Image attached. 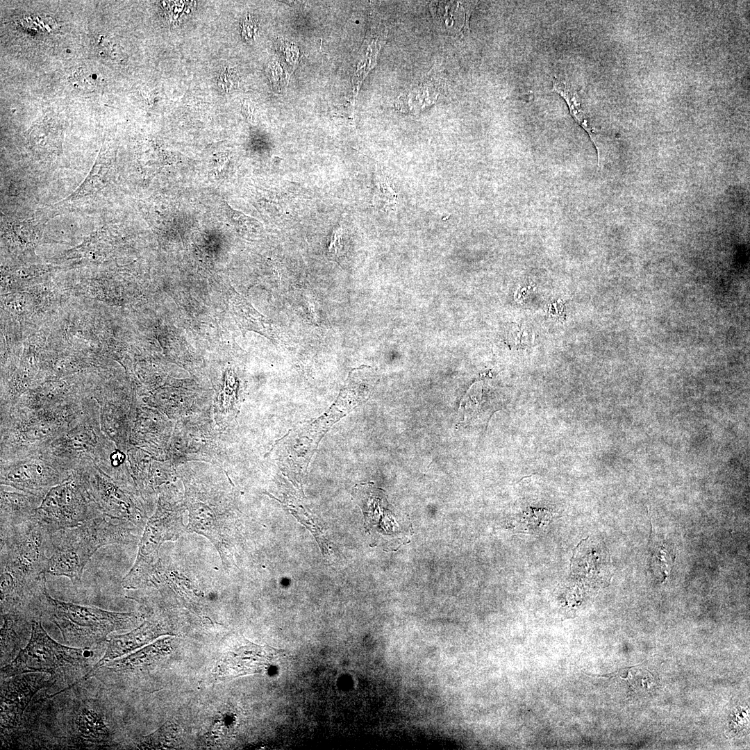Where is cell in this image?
Returning <instances> with one entry per match:
<instances>
[{
	"label": "cell",
	"mask_w": 750,
	"mask_h": 750,
	"mask_svg": "<svg viewBox=\"0 0 750 750\" xmlns=\"http://www.w3.org/2000/svg\"><path fill=\"white\" fill-rule=\"evenodd\" d=\"M88 649L62 645L46 633L41 617L32 622L29 642L15 658L1 667V679L28 672H44L51 676V697L76 684L90 671Z\"/></svg>",
	"instance_id": "obj_4"
},
{
	"label": "cell",
	"mask_w": 750,
	"mask_h": 750,
	"mask_svg": "<svg viewBox=\"0 0 750 750\" xmlns=\"http://www.w3.org/2000/svg\"><path fill=\"white\" fill-rule=\"evenodd\" d=\"M184 528L181 510L170 508L160 498L156 512L144 528L135 561L122 579L123 587L131 590L150 587L162 568L160 546L166 541L176 540Z\"/></svg>",
	"instance_id": "obj_8"
},
{
	"label": "cell",
	"mask_w": 750,
	"mask_h": 750,
	"mask_svg": "<svg viewBox=\"0 0 750 750\" xmlns=\"http://www.w3.org/2000/svg\"><path fill=\"white\" fill-rule=\"evenodd\" d=\"M86 398L47 409L12 406L1 411L0 460L22 458L45 449L80 419Z\"/></svg>",
	"instance_id": "obj_3"
},
{
	"label": "cell",
	"mask_w": 750,
	"mask_h": 750,
	"mask_svg": "<svg viewBox=\"0 0 750 750\" xmlns=\"http://www.w3.org/2000/svg\"><path fill=\"white\" fill-rule=\"evenodd\" d=\"M51 686V676L44 672L24 673L1 680V738L19 725L25 709L37 692Z\"/></svg>",
	"instance_id": "obj_12"
},
{
	"label": "cell",
	"mask_w": 750,
	"mask_h": 750,
	"mask_svg": "<svg viewBox=\"0 0 750 750\" xmlns=\"http://www.w3.org/2000/svg\"><path fill=\"white\" fill-rule=\"evenodd\" d=\"M551 92H555L564 99L569 106V112L578 124L589 134L592 142L595 145L594 131L589 124L588 118L581 107L580 97L577 91L568 83L560 81L554 77L553 79V88Z\"/></svg>",
	"instance_id": "obj_19"
},
{
	"label": "cell",
	"mask_w": 750,
	"mask_h": 750,
	"mask_svg": "<svg viewBox=\"0 0 750 750\" xmlns=\"http://www.w3.org/2000/svg\"><path fill=\"white\" fill-rule=\"evenodd\" d=\"M76 469L78 470L102 514L140 528L143 526L146 513L133 494L128 482L112 477L94 462H89Z\"/></svg>",
	"instance_id": "obj_11"
},
{
	"label": "cell",
	"mask_w": 750,
	"mask_h": 750,
	"mask_svg": "<svg viewBox=\"0 0 750 750\" xmlns=\"http://www.w3.org/2000/svg\"><path fill=\"white\" fill-rule=\"evenodd\" d=\"M478 1H432L430 10L440 31L451 36H462L469 32L471 14Z\"/></svg>",
	"instance_id": "obj_16"
},
{
	"label": "cell",
	"mask_w": 750,
	"mask_h": 750,
	"mask_svg": "<svg viewBox=\"0 0 750 750\" xmlns=\"http://www.w3.org/2000/svg\"><path fill=\"white\" fill-rule=\"evenodd\" d=\"M0 567L24 581L38 585L46 581L51 533L35 517L1 528Z\"/></svg>",
	"instance_id": "obj_6"
},
{
	"label": "cell",
	"mask_w": 750,
	"mask_h": 750,
	"mask_svg": "<svg viewBox=\"0 0 750 750\" xmlns=\"http://www.w3.org/2000/svg\"><path fill=\"white\" fill-rule=\"evenodd\" d=\"M283 656L282 651L248 642L228 653L219 667L222 678L262 673Z\"/></svg>",
	"instance_id": "obj_13"
},
{
	"label": "cell",
	"mask_w": 750,
	"mask_h": 750,
	"mask_svg": "<svg viewBox=\"0 0 750 750\" xmlns=\"http://www.w3.org/2000/svg\"><path fill=\"white\" fill-rule=\"evenodd\" d=\"M162 626L156 618L144 622L135 630L123 635H114L108 640L103 656L92 669L121 657L153 640L160 634Z\"/></svg>",
	"instance_id": "obj_18"
},
{
	"label": "cell",
	"mask_w": 750,
	"mask_h": 750,
	"mask_svg": "<svg viewBox=\"0 0 750 750\" xmlns=\"http://www.w3.org/2000/svg\"><path fill=\"white\" fill-rule=\"evenodd\" d=\"M0 528L18 526L32 518L43 497L1 485Z\"/></svg>",
	"instance_id": "obj_14"
},
{
	"label": "cell",
	"mask_w": 750,
	"mask_h": 750,
	"mask_svg": "<svg viewBox=\"0 0 750 750\" xmlns=\"http://www.w3.org/2000/svg\"><path fill=\"white\" fill-rule=\"evenodd\" d=\"M328 251L334 256L339 257L344 253V231L342 226L335 228L332 233Z\"/></svg>",
	"instance_id": "obj_22"
},
{
	"label": "cell",
	"mask_w": 750,
	"mask_h": 750,
	"mask_svg": "<svg viewBox=\"0 0 750 750\" xmlns=\"http://www.w3.org/2000/svg\"><path fill=\"white\" fill-rule=\"evenodd\" d=\"M101 514L78 470L75 469L67 481L47 492L34 517L54 533L78 526Z\"/></svg>",
	"instance_id": "obj_9"
},
{
	"label": "cell",
	"mask_w": 750,
	"mask_h": 750,
	"mask_svg": "<svg viewBox=\"0 0 750 750\" xmlns=\"http://www.w3.org/2000/svg\"><path fill=\"white\" fill-rule=\"evenodd\" d=\"M226 215L232 225L239 230H254L262 227L261 224L256 219L247 216L244 214L233 209L226 202L224 203Z\"/></svg>",
	"instance_id": "obj_21"
},
{
	"label": "cell",
	"mask_w": 750,
	"mask_h": 750,
	"mask_svg": "<svg viewBox=\"0 0 750 750\" xmlns=\"http://www.w3.org/2000/svg\"><path fill=\"white\" fill-rule=\"evenodd\" d=\"M91 397L99 404V421L103 433L117 449L122 451L126 440L125 405L109 392H95Z\"/></svg>",
	"instance_id": "obj_17"
},
{
	"label": "cell",
	"mask_w": 750,
	"mask_h": 750,
	"mask_svg": "<svg viewBox=\"0 0 750 750\" xmlns=\"http://www.w3.org/2000/svg\"><path fill=\"white\" fill-rule=\"evenodd\" d=\"M74 86L83 90H94L103 84V77L98 72L87 67H81L71 78Z\"/></svg>",
	"instance_id": "obj_20"
},
{
	"label": "cell",
	"mask_w": 750,
	"mask_h": 750,
	"mask_svg": "<svg viewBox=\"0 0 750 750\" xmlns=\"http://www.w3.org/2000/svg\"><path fill=\"white\" fill-rule=\"evenodd\" d=\"M106 688L98 690L75 685L34 701L31 718L38 749H109L117 743L116 721ZM54 696V695H53ZM52 697V696H51Z\"/></svg>",
	"instance_id": "obj_1"
},
{
	"label": "cell",
	"mask_w": 750,
	"mask_h": 750,
	"mask_svg": "<svg viewBox=\"0 0 750 750\" xmlns=\"http://www.w3.org/2000/svg\"><path fill=\"white\" fill-rule=\"evenodd\" d=\"M38 616L45 617L60 629L65 642L72 647L91 649L112 633L132 628L141 616L65 602L51 597L47 588L33 605Z\"/></svg>",
	"instance_id": "obj_5"
},
{
	"label": "cell",
	"mask_w": 750,
	"mask_h": 750,
	"mask_svg": "<svg viewBox=\"0 0 750 750\" xmlns=\"http://www.w3.org/2000/svg\"><path fill=\"white\" fill-rule=\"evenodd\" d=\"M141 528L101 514L71 528L51 533L47 574L65 576L77 586L84 568L101 547L130 544L139 538Z\"/></svg>",
	"instance_id": "obj_2"
},
{
	"label": "cell",
	"mask_w": 750,
	"mask_h": 750,
	"mask_svg": "<svg viewBox=\"0 0 750 750\" xmlns=\"http://www.w3.org/2000/svg\"><path fill=\"white\" fill-rule=\"evenodd\" d=\"M1 665L12 662L13 656L26 640L32 631L35 618L29 611H15L1 614Z\"/></svg>",
	"instance_id": "obj_15"
},
{
	"label": "cell",
	"mask_w": 750,
	"mask_h": 750,
	"mask_svg": "<svg viewBox=\"0 0 750 750\" xmlns=\"http://www.w3.org/2000/svg\"><path fill=\"white\" fill-rule=\"evenodd\" d=\"M74 471L66 462L41 451L22 458L1 460L0 483L44 498L52 488L67 481Z\"/></svg>",
	"instance_id": "obj_10"
},
{
	"label": "cell",
	"mask_w": 750,
	"mask_h": 750,
	"mask_svg": "<svg viewBox=\"0 0 750 750\" xmlns=\"http://www.w3.org/2000/svg\"><path fill=\"white\" fill-rule=\"evenodd\" d=\"M116 448L101 430L99 404L94 399L88 397L83 413L77 422L42 451L66 462L74 470L94 462L106 473L110 456Z\"/></svg>",
	"instance_id": "obj_7"
}]
</instances>
